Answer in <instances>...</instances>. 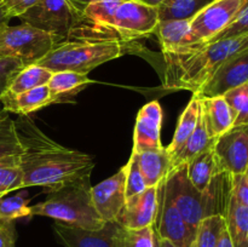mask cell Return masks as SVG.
I'll list each match as a JSON object with an SVG mask.
<instances>
[{"mask_svg":"<svg viewBox=\"0 0 248 247\" xmlns=\"http://www.w3.org/2000/svg\"><path fill=\"white\" fill-rule=\"evenodd\" d=\"M61 40L31 24L7 26L0 31V57L16 58L27 65L33 64L45 57Z\"/></svg>","mask_w":248,"mask_h":247,"instance_id":"5","label":"cell"},{"mask_svg":"<svg viewBox=\"0 0 248 247\" xmlns=\"http://www.w3.org/2000/svg\"><path fill=\"white\" fill-rule=\"evenodd\" d=\"M156 234H157V232H156ZM157 236H159V235H157ZM159 247H177V246H174L172 242L167 241V240L160 239V237H159Z\"/></svg>","mask_w":248,"mask_h":247,"instance_id":"44","label":"cell"},{"mask_svg":"<svg viewBox=\"0 0 248 247\" xmlns=\"http://www.w3.org/2000/svg\"><path fill=\"white\" fill-rule=\"evenodd\" d=\"M10 17H21L24 12L33 7L39 0H1Z\"/></svg>","mask_w":248,"mask_h":247,"instance_id":"40","label":"cell"},{"mask_svg":"<svg viewBox=\"0 0 248 247\" xmlns=\"http://www.w3.org/2000/svg\"><path fill=\"white\" fill-rule=\"evenodd\" d=\"M33 216H44L55 222L90 230L101 229L107 223L92 202L90 179L50 191L43 202L31 206V217Z\"/></svg>","mask_w":248,"mask_h":247,"instance_id":"4","label":"cell"},{"mask_svg":"<svg viewBox=\"0 0 248 247\" xmlns=\"http://www.w3.org/2000/svg\"><path fill=\"white\" fill-rule=\"evenodd\" d=\"M15 124L24 149L19 156L23 188L43 186L50 193L67 184L90 179L94 167L92 156L55 142L28 116H19Z\"/></svg>","mask_w":248,"mask_h":247,"instance_id":"1","label":"cell"},{"mask_svg":"<svg viewBox=\"0 0 248 247\" xmlns=\"http://www.w3.org/2000/svg\"><path fill=\"white\" fill-rule=\"evenodd\" d=\"M224 98L234 113V126L248 125V82L228 91Z\"/></svg>","mask_w":248,"mask_h":247,"instance_id":"33","label":"cell"},{"mask_svg":"<svg viewBox=\"0 0 248 247\" xmlns=\"http://www.w3.org/2000/svg\"><path fill=\"white\" fill-rule=\"evenodd\" d=\"M201 108V97L199 93H193V97L186 104V109L182 111L179 115L178 123H177L176 131L172 137L171 143L166 147L167 153L171 156V161L174 156L179 153V150L183 148L188 138L190 137L193 131L195 130L196 124H198L199 115H200Z\"/></svg>","mask_w":248,"mask_h":247,"instance_id":"22","label":"cell"},{"mask_svg":"<svg viewBox=\"0 0 248 247\" xmlns=\"http://www.w3.org/2000/svg\"><path fill=\"white\" fill-rule=\"evenodd\" d=\"M10 19H11V17L7 14V10L5 9L4 4H2V1L0 0V31H2L7 26H9Z\"/></svg>","mask_w":248,"mask_h":247,"instance_id":"41","label":"cell"},{"mask_svg":"<svg viewBox=\"0 0 248 247\" xmlns=\"http://www.w3.org/2000/svg\"><path fill=\"white\" fill-rule=\"evenodd\" d=\"M119 227L116 222H107L101 229L90 230L55 222L53 232L64 247H114Z\"/></svg>","mask_w":248,"mask_h":247,"instance_id":"14","label":"cell"},{"mask_svg":"<svg viewBox=\"0 0 248 247\" xmlns=\"http://www.w3.org/2000/svg\"><path fill=\"white\" fill-rule=\"evenodd\" d=\"M123 40L110 29L87 21L81 22L36 64L51 72L72 70L89 74L103 63L124 55Z\"/></svg>","mask_w":248,"mask_h":247,"instance_id":"2","label":"cell"},{"mask_svg":"<svg viewBox=\"0 0 248 247\" xmlns=\"http://www.w3.org/2000/svg\"><path fill=\"white\" fill-rule=\"evenodd\" d=\"M121 1L123 0H93L85 7L82 15L96 26L109 29L111 17Z\"/></svg>","mask_w":248,"mask_h":247,"instance_id":"31","label":"cell"},{"mask_svg":"<svg viewBox=\"0 0 248 247\" xmlns=\"http://www.w3.org/2000/svg\"><path fill=\"white\" fill-rule=\"evenodd\" d=\"M52 72L50 69L41 65L33 63V64L24 65L10 82L9 87L5 92L17 94L21 92L28 91V90L35 89V87L47 85L48 80L51 79Z\"/></svg>","mask_w":248,"mask_h":247,"instance_id":"26","label":"cell"},{"mask_svg":"<svg viewBox=\"0 0 248 247\" xmlns=\"http://www.w3.org/2000/svg\"><path fill=\"white\" fill-rule=\"evenodd\" d=\"M215 142L216 138L211 136L207 123H206L205 114H203L202 107H201L200 115H199V120L198 124H196L195 130L193 131L191 136L188 138L183 148L179 150L178 154L172 159V167L178 166L181 164H186L194 156L205 152L208 148L213 147Z\"/></svg>","mask_w":248,"mask_h":247,"instance_id":"23","label":"cell"},{"mask_svg":"<svg viewBox=\"0 0 248 247\" xmlns=\"http://www.w3.org/2000/svg\"><path fill=\"white\" fill-rule=\"evenodd\" d=\"M164 184L172 201L191 229L196 230L201 220L215 216L208 194L199 191L189 179L186 165L172 167L165 177Z\"/></svg>","mask_w":248,"mask_h":247,"instance_id":"6","label":"cell"},{"mask_svg":"<svg viewBox=\"0 0 248 247\" xmlns=\"http://www.w3.org/2000/svg\"><path fill=\"white\" fill-rule=\"evenodd\" d=\"M248 82V50L220 65L210 81L198 92L201 98L224 96L228 91Z\"/></svg>","mask_w":248,"mask_h":247,"instance_id":"15","label":"cell"},{"mask_svg":"<svg viewBox=\"0 0 248 247\" xmlns=\"http://www.w3.org/2000/svg\"><path fill=\"white\" fill-rule=\"evenodd\" d=\"M69 1L72 2L73 6H74L78 11L84 12L85 7H86L90 2L93 1V0H69Z\"/></svg>","mask_w":248,"mask_h":247,"instance_id":"43","label":"cell"},{"mask_svg":"<svg viewBox=\"0 0 248 247\" xmlns=\"http://www.w3.org/2000/svg\"><path fill=\"white\" fill-rule=\"evenodd\" d=\"M2 108V107H1V103H0V109H1Z\"/></svg>","mask_w":248,"mask_h":247,"instance_id":"47","label":"cell"},{"mask_svg":"<svg viewBox=\"0 0 248 247\" xmlns=\"http://www.w3.org/2000/svg\"><path fill=\"white\" fill-rule=\"evenodd\" d=\"M248 50V34L164 53V86L198 93L227 61Z\"/></svg>","mask_w":248,"mask_h":247,"instance_id":"3","label":"cell"},{"mask_svg":"<svg viewBox=\"0 0 248 247\" xmlns=\"http://www.w3.org/2000/svg\"><path fill=\"white\" fill-rule=\"evenodd\" d=\"M0 103L2 109L9 113L18 114L19 116H28L33 111L56 103V99L47 85H44L17 94L4 92L0 96Z\"/></svg>","mask_w":248,"mask_h":247,"instance_id":"17","label":"cell"},{"mask_svg":"<svg viewBox=\"0 0 248 247\" xmlns=\"http://www.w3.org/2000/svg\"><path fill=\"white\" fill-rule=\"evenodd\" d=\"M154 33L159 38L162 53H176L190 46L189 19L159 21Z\"/></svg>","mask_w":248,"mask_h":247,"instance_id":"19","label":"cell"},{"mask_svg":"<svg viewBox=\"0 0 248 247\" xmlns=\"http://www.w3.org/2000/svg\"><path fill=\"white\" fill-rule=\"evenodd\" d=\"M225 225L234 247H248V207L230 199L227 213L224 216Z\"/></svg>","mask_w":248,"mask_h":247,"instance_id":"25","label":"cell"},{"mask_svg":"<svg viewBox=\"0 0 248 247\" xmlns=\"http://www.w3.org/2000/svg\"><path fill=\"white\" fill-rule=\"evenodd\" d=\"M232 195L237 202L248 207V182L245 173L232 174Z\"/></svg>","mask_w":248,"mask_h":247,"instance_id":"38","label":"cell"},{"mask_svg":"<svg viewBox=\"0 0 248 247\" xmlns=\"http://www.w3.org/2000/svg\"><path fill=\"white\" fill-rule=\"evenodd\" d=\"M212 0H165L157 6L159 21L190 19Z\"/></svg>","mask_w":248,"mask_h":247,"instance_id":"28","label":"cell"},{"mask_svg":"<svg viewBox=\"0 0 248 247\" xmlns=\"http://www.w3.org/2000/svg\"><path fill=\"white\" fill-rule=\"evenodd\" d=\"M24 149L17 132L16 124L9 111L0 109V159L19 156Z\"/></svg>","mask_w":248,"mask_h":247,"instance_id":"27","label":"cell"},{"mask_svg":"<svg viewBox=\"0 0 248 247\" xmlns=\"http://www.w3.org/2000/svg\"><path fill=\"white\" fill-rule=\"evenodd\" d=\"M126 179H125V196L126 199L133 198L142 194L148 188L145 179L138 167L135 155L131 154L127 164L125 165Z\"/></svg>","mask_w":248,"mask_h":247,"instance_id":"35","label":"cell"},{"mask_svg":"<svg viewBox=\"0 0 248 247\" xmlns=\"http://www.w3.org/2000/svg\"><path fill=\"white\" fill-rule=\"evenodd\" d=\"M244 34H248V2L241 10L239 16L235 18V21L225 31H223L213 41L220 40V39L234 38V36L244 35Z\"/></svg>","mask_w":248,"mask_h":247,"instance_id":"37","label":"cell"},{"mask_svg":"<svg viewBox=\"0 0 248 247\" xmlns=\"http://www.w3.org/2000/svg\"><path fill=\"white\" fill-rule=\"evenodd\" d=\"M225 229V218L220 215L203 218L195 230L190 247H217L220 235Z\"/></svg>","mask_w":248,"mask_h":247,"instance_id":"29","label":"cell"},{"mask_svg":"<svg viewBox=\"0 0 248 247\" xmlns=\"http://www.w3.org/2000/svg\"><path fill=\"white\" fill-rule=\"evenodd\" d=\"M145 2H147V4H149V5H152V6H159L160 4H162V2L165 1V0H144Z\"/></svg>","mask_w":248,"mask_h":247,"instance_id":"45","label":"cell"},{"mask_svg":"<svg viewBox=\"0 0 248 247\" xmlns=\"http://www.w3.org/2000/svg\"><path fill=\"white\" fill-rule=\"evenodd\" d=\"M162 109L157 101H152L140 109L133 130L132 152L157 149L161 143Z\"/></svg>","mask_w":248,"mask_h":247,"instance_id":"16","label":"cell"},{"mask_svg":"<svg viewBox=\"0 0 248 247\" xmlns=\"http://www.w3.org/2000/svg\"><path fill=\"white\" fill-rule=\"evenodd\" d=\"M31 218V206L21 195L0 199V219L15 220L19 218Z\"/></svg>","mask_w":248,"mask_h":247,"instance_id":"34","label":"cell"},{"mask_svg":"<svg viewBox=\"0 0 248 247\" xmlns=\"http://www.w3.org/2000/svg\"><path fill=\"white\" fill-rule=\"evenodd\" d=\"M92 82L93 80L90 79L87 74H81L72 70H61V72L52 73L47 86L52 96L55 97L56 103H61V102L70 101V98L77 96L80 91H82Z\"/></svg>","mask_w":248,"mask_h":247,"instance_id":"21","label":"cell"},{"mask_svg":"<svg viewBox=\"0 0 248 247\" xmlns=\"http://www.w3.org/2000/svg\"><path fill=\"white\" fill-rule=\"evenodd\" d=\"M19 156L0 159V199L7 195L10 191L23 188V171Z\"/></svg>","mask_w":248,"mask_h":247,"instance_id":"30","label":"cell"},{"mask_svg":"<svg viewBox=\"0 0 248 247\" xmlns=\"http://www.w3.org/2000/svg\"><path fill=\"white\" fill-rule=\"evenodd\" d=\"M0 247H16L15 220L0 219Z\"/></svg>","mask_w":248,"mask_h":247,"instance_id":"39","label":"cell"},{"mask_svg":"<svg viewBox=\"0 0 248 247\" xmlns=\"http://www.w3.org/2000/svg\"><path fill=\"white\" fill-rule=\"evenodd\" d=\"M217 247H234L232 241V237H230L229 232L227 230V225H225V229L223 230L222 235H220L219 242H218Z\"/></svg>","mask_w":248,"mask_h":247,"instance_id":"42","label":"cell"},{"mask_svg":"<svg viewBox=\"0 0 248 247\" xmlns=\"http://www.w3.org/2000/svg\"><path fill=\"white\" fill-rule=\"evenodd\" d=\"M18 18L63 40L84 19V15L69 0H39Z\"/></svg>","mask_w":248,"mask_h":247,"instance_id":"8","label":"cell"},{"mask_svg":"<svg viewBox=\"0 0 248 247\" xmlns=\"http://www.w3.org/2000/svg\"><path fill=\"white\" fill-rule=\"evenodd\" d=\"M154 228L160 239L167 240L177 247H190L195 236V230L189 227L176 207L164 181L159 184V210Z\"/></svg>","mask_w":248,"mask_h":247,"instance_id":"10","label":"cell"},{"mask_svg":"<svg viewBox=\"0 0 248 247\" xmlns=\"http://www.w3.org/2000/svg\"><path fill=\"white\" fill-rule=\"evenodd\" d=\"M126 169L121 167L115 174L91 186V198L97 213L104 222H115L125 205Z\"/></svg>","mask_w":248,"mask_h":247,"instance_id":"13","label":"cell"},{"mask_svg":"<svg viewBox=\"0 0 248 247\" xmlns=\"http://www.w3.org/2000/svg\"><path fill=\"white\" fill-rule=\"evenodd\" d=\"M114 247H154V225L140 230L119 227Z\"/></svg>","mask_w":248,"mask_h":247,"instance_id":"32","label":"cell"},{"mask_svg":"<svg viewBox=\"0 0 248 247\" xmlns=\"http://www.w3.org/2000/svg\"><path fill=\"white\" fill-rule=\"evenodd\" d=\"M201 107L211 136L216 139L234 126V113L224 96L201 98Z\"/></svg>","mask_w":248,"mask_h":247,"instance_id":"20","label":"cell"},{"mask_svg":"<svg viewBox=\"0 0 248 247\" xmlns=\"http://www.w3.org/2000/svg\"><path fill=\"white\" fill-rule=\"evenodd\" d=\"M131 154L135 155L136 161L148 186L159 185L172 169L171 156L164 145L157 149H148L138 153L132 152Z\"/></svg>","mask_w":248,"mask_h":247,"instance_id":"18","label":"cell"},{"mask_svg":"<svg viewBox=\"0 0 248 247\" xmlns=\"http://www.w3.org/2000/svg\"><path fill=\"white\" fill-rule=\"evenodd\" d=\"M24 65H27L26 63L16 58L0 57V96L6 91L11 80Z\"/></svg>","mask_w":248,"mask_h":247,"instance_id":"36","label":"cell"},{"mask_svg":"<svg viewBox=\"0 0 248 247\" xmlns=\"http://www.w3.org/2000/svg\"><path fill=\"white\" fill-rule=\"evenodd\" d=\"M159 23L157 7L144 0H123L110 19L109 29L123 41L150 35Z\"/></svg>","mask_w":248,"mask_h":247,"instance_id":"9","label":"cell"},{"mask_svg":"<svg viewBox=\"0 0 248 247\" xmlns=\"http://www.w3.org/2000/svg\"><path fill=\"white\" fill-rule=\"evenodd\" d=\"M159 210V185L148 186L142 194L126 199L115 222L128 230H140L155 224Z\"/></svg>","mask_w":248,"mask_h":247,"instance_id":"12","label":"cell"},{"mask_svg":"<svg viewBox=\"0 0 248 247\" xmlns=\"http://www.w3.org/2000/svg\"><path fill=\"white\" fill-rule=\"evenodd\" d=\"M247 2L248 0H212L205 5L189 19L190 46L212 43L235 21Z\"/></svg>","mask_w":248,"mask_h":247,"instance_id":"7","label":"cell"},{"mask_svg":"<svg viewBox=\"0 0 248 247\" xmlns=\"http://www.w3.org/2000/svg\"><path fill=\"white\" fill-rule=\"evenodd\" d=\"M186 165L189 179L199 191H205L213 177L220 172L213 147L194 156Z\"/></svg>","mask_w":248,"mask_h":247,"instance_id":"24","label":"cell"},{"mask_svg":"<svg viewBox=\"0 0 248 247\" xmlns=\"http://www.w3.org/2000/svg\"><path fill=\"white\" fill-rule=\"evenodd\" d=\"M245 176H246V178H247V182H248V166H247L246 171H245Z\"/></svg>","mask_w":248,"mask_h":247,"instance_id":"46","label":"cell"},{"mask_svg":"<svg viewBox=\"0 0 248 247\" xmlns=\"http://www.w3.org/2000/svg\"><path fill=\"white\" fill-rule=\"evenodd\" d=\"M213 150L220 172L245 173L248 166V125L232 126L216 139Z\"/></svg>","mask_w":248,"mask_h":247,"instance_id":"11","label":"cell"}]
</instances>
